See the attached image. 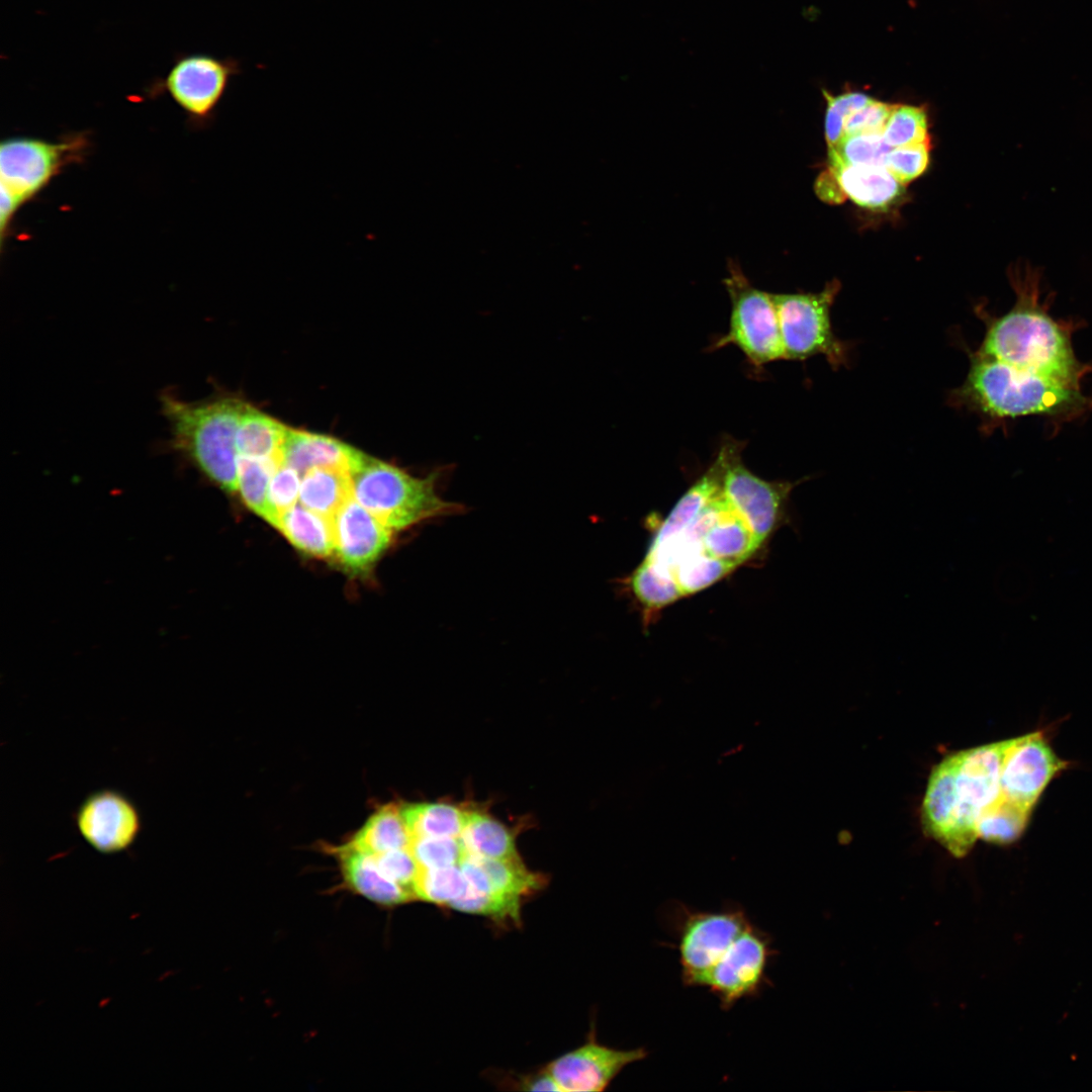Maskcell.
Wrapping results in <instances>:
<instances>
[{"label":"cell","mask_w":1092,"mask_h":1092,"mask_svg":"<svg viewBox=\"0 0 1092 1092\" xmlns=\"http://www.w3.org/2000/svg\"><path fill=\"white\" fill-rule=\"evenodd\" d=\"M351 477L355 499L392 531L403 530L460 509L459 505L439 495L438 470L425 477H417L397 466L363 454Z\"/></svg>","instance_id":"cell-5"},{"label":"cell","mask_w":1092,"mask_h":1092,"mask_svg":"<svg viewBox=\"0 0 1092 1092\" xmlns=\"http://www.w3.org/2000/svg\"><path fill=\"white\" fill-rule=\"evenodd\" d=\"M1031 812L999 796L980 815L977 824L978 838L994 844H1010L1024 832Z\"/></svg>","instance_id":"cell-29"},{"label":"cell","mask_w":1092,"mask_h":1092,"mask_svg":"<svg viewBox=\"0 0 1092 1092\" xmlns=\"http://www.w3.org/2000/svg\"><path fill=\"white\" fill-rule=\"evenodd\" d=\"M647 1056L644 1048L618 1050L602 1044L593 1031L584 1044L555 1059L546 1068L560 1092H600L627 1066Z\"/></svg>","instance_id":"cell-14"},{"label":"cell","mask_w":1092,"mask_h":1092,"mask_svg":"<svg viewBox=\"0 0 1092 1092\" xmlns=\"http://www.w3.org/2000/svg\"><path fill=\"white\" fill-rule=\"evenodd\" d=\"M88 143L81 134L60 142L10 138L0 145L1 245L21 205L37 195L68 164L80 161Z\"/></svg>","instance_id":"cell-6"},{"label":"cell","mask_w":1092,"mask_h":1092,"mask_svg":"<svg viewBox=\"0 0 1092 1092\" xmlns=\"http://www.w3.org/2000/svg\"><path fill=\"white\" fill-rule=\"evenodd\" d=\"M720 448L725 459L722 494L761 544L776 528L793 487L802 480L767 481L755 475L742 461L743 442L726 438Z\"/></svg>","instance_id":"cell-11"},{"label":"cell","mask_w":1092,"mask_h":1092,"mask_svg":"<svg viewBox=\"0 0 1092 1092\" xmlns=\"http://www.w3.org/2000/svg\"><path fill=\"white\" fill-rule=\"evenodd\" d=\"M408 848L420 868L459 866L466 855L460 837H415Z\"/></svg>","instance_id":"cell-36"},{"label":"cell","mask_w":1092,"mask_h":1092,"mask_svg":"<svg viewBox=\"0 0 1092 1092\" xmlns=\"http://www.w3.org/2000/svg\"><path fill=\"white\" fill-rule=\"evenodd\" d=\"M839 288V282L832 281L819 292L771 293L785 359L806 360L822 355L834 369L847 365L849 343L835 336L830 320Z\"/></svg>","instance_id":"cell-8"},{"label":"cell","mask_w":1092,"mask_h":1092,"mask_svg":"<svg viewBox=\"0 0 1092 1092\" xmlns=\"http://www.w3.org/2000/svg\"><path fill=\"white\" fill-rule=\"evenodd\" d=\"M459 837L466 854L492 859L519 857L511 831L487 814L471 810Z\"/></svg>","instance_id":"cell-28"},{"label":"cell","mask_w":1092,"mask_h":1092,"mask_svg":"<svg viewBox=\"0 0 1092 1092\" xmlns=\"http://www.w3.org/2000/svg\"><path fill=\"white\" fill-rule=\"evenodd\" d=\"M242 63L205 53L178 54L167 74L148 88L151 97L167 93L197 124L209 123Z\"/></svg>","instance_id":"cell-9"},{"label":"cell","mask_w":1092,"mask_h":1092,"mask_svg":"<svg viewBox=\"0 0 1092 1092\" xmlns=\"http://www.w3.org/2000/svg\"><path fill=\"white\" fill-rule=\"evenodd\" d=\"M459 866L468 887L484 894L524 900L546 883L542 875L530 872L520 856L492 859L467 854Z\"/></svg>","instance_id":"cell-17"},{"label":"cell","mask_w":1092,"mask_h":1092,"mask_svg":"<svg viewBox=\"0 0 1092 1092\" xmlns=\"http://www.w3.org/2000/svg\"><path fill=\"white\" fill-rule=\"evenodd\" d=\"M279 529L297 549L315 556L329 557L335 552L333 519L303 506H294L279 519Z\"/></svg>","instance_id":"cell-24"},{"label":"cell","mask_w":1092,"mask_h":1092,"mask_svg":"<svg viewBox=\"0 0 1092 1092\" xmlns=\"http://www.w3.org/2000/svg\"><path fill=\"white\" fill-rule=\"evenodd\" d=\"M299 490V472L284 463L281 464L269 483L267 495V522L269 524L277 528L280 517L295 506Z\"/></svg>","instance_id":"cell-37"},{"label":"cell","mask_w":1092,"mask_h":1092,"mask_svg":"<svg viewBox=\"0 0 1092 1092\" xmlns=\"http://www.w3.org/2000/svg\"><path fill=\"white\" fill-rule=\"evenodd\" d=\"M333 522L335 553L341 564L353 573L368 570L391 542L393 531L354 496L336 513Z\"/></svg>","instance_id":"cell-16"},{"label":"cell","mask_w":1092,"mask_h":1092,"mask_svg":"<svg viewBox=\"0 0 1092 1092\" xmlns=\"http://www.w3.org/2000/svg\"><path fill=\"white\" fill-rule=\"evenodd\" d=\"M283 464L276 459H261L239 455L238 490L249 509L266 521L268 519V488L276 469Z\"/></svg>","instance_id":"cell-30"},{"label":"cell","mask_w":1092,"mask_h":1092,"mask_svg":"<svg viewBox=\"0 0 1092 1092\" xmlns=\"http://www.w3.org/2000/svg\"><path fill=\"white\" fill-rule=\"evenodd\" d=\"M1006 740L958 751L943 758L928 779L921 807L926 833L954 857L978 839L982 812L1000 796Z\"/></svg>","instance_id":"cell-2"},{"label":"cell","mask_w":1092,"mask_h":1092,"mask_svg":"<svg viewBox=\"0 0 1092 1092\" xmlns=\"http://www.w3.org/2000/svg\"><path fill=\"white\" fill-rule=\"evenodd\" d=\"M735 567L733 563L699 552L679 558L671 574L685 596L708 587Z\"/></svg>","instance_id":"cell-33"},{"label":"cell","mask_w":1092,"mask_h":1092,"mask_svg":"<svg viewBox=\"0 0 1092 1092\" xmlns=\"http://www.w3.org/2000/svg\"><path fill=\"white\" fill-rule=\"evenodd\" d=\"M286 431L282 423L246 403L237 435L238 453L283 462L282 446Z\"/></svg>","instance_id":"cell-26"},{"label":"cell","mask_w":1092,"mask_h":1092,"mask_svg":"<svg viewBox=\"0 0 1092 1092\" xmlns=\"http://www.w3.org/2000/svg\"><path fill=\"white\" fill-rule=\"evenodd\" d=\"M412 838L459 837L471 810L447 803H416L401 807Z\"/></svg>","instance_id":"cell-27"},{"label":"cell","mask_w":1092,"mask_h":1092,"mask_svg":"<svg viewBox=\"0 0 1092 1092\" xmlns=\"http://www.w3.org/2000/svg\"><path fill=\"white\" fill-rule=\"evenodd\" d=\"M891 149L882 133L846 134L838 144L828 148V166H885L886 155Z\"/></svg>","instance_id":"cell-35"},{"label":"cell","mask_w":1092,"mask_h":1092,"mask_svg":"<svg viewBox=\"0 0 1092 1092\" xmlns=\"http://www.w3.org/2000/svg\"><path fill=\"white\" fill-rule=\"evenodd\" d=\"M723 284L731 301L727 333L716 338L710 351L732 345L756 372L785 359L780 324L772 294L754 287L733 261Z\"/></svg>","instance_id":"cell-7"},{"label":"cell","mask_w":1092,"mask_h":1092,"mask_svg":"<svg viewBox=\"0 0 1092 1092\" xmlns=\"http://www.w3.org/2000/svg\"><path fill=\"white\" fill-rule=\"evenodd\" d=\"M1068 764L1057 755L1041 731L1007 739L1000 796L1032 811L1049 784Z\"/></svg>","instance_id":"cell-13"},{"label":"cell","mask_w":1092,"mask_h":1092,"mask_svg":"<svg viewBox=\"0 0 1092 1092\" xmlns=\"http://www.w3.org/2000/svg\"><path fill=\"white\" fill-rule=\"evenodd\" d=\"M466 889L460 866L420 868L414 883L416 899L448 908Z\"/></svg>","instance_id":"cell-31"},{"label":"cell","mask_w":1092,"mask_h":1092,"mask_svg":"<svg viewBox=\"0 0 1092 1092\" xmlns=\"http://www.w3.org/2000/svg\"><path fill=\"white\" fill-rule=\"evenodd\" d=\"M507 1078L504 1084H508L516 1090L523 1091H560L552 1075L546 1066L534 1073Z\"/></svg>","instance_id":"cell-42"},{"label":"cell","mask_w":1092,"mask_h":1092,"mask_svg":"<svg viewBox=\"0 0 1092 1092\" xmlns=\"http://www.w3.org/2000/svg\"><path fill=\"white\" fill-rule=\"evenodd\" d=\"M680 909L675 920L680 978L688 987H703L710 971L751 921L739 906L718 911Z\"/></svg>","instance_id":"cell-10"},{"label":"cell","mask_w":1092,"mask_h":1092,"mask_svg":"<svg viewBox=\"0 0 1092 1092\" xmlns=\"http://www.w3.org/2000/svg\"><path fill=\"white\" fill-rule=\"evenodd\" d=\"M894 104L871 99L853 110L845 119L844 135L855 133H882Z\"/></svg>","instance_id":"cell-40"},{"label":"cell","mask_w":1092,"mask_h":1092,"mask_svg":"<svg viewBox=\"0 0 1092 1092\" xmlns=\"http://www.w3.org/2000/svg\"><path fill=\"white\" fill-rule=\"evenodd\" d=\"M1009 277L1015 303L1002 316H986L987 330L974 353L1081 386L1091 367L1076 357L1068 325L1049 313L1040 273L1025 263L1013 267Z\"/></svg>","instance_id":"cell-1"},{"label":"cell","mask_w":1092,"mask_h":1092,"mask_svg":"<svg viewBox=\"0 0 1092 1092\" xmlns=\"http://www.w3.org/2000/svg\"><path fill=\"white\" fill-rule=\"evenodd\" d=\"M636 598L650 609L662 608L684 596L674 577L644 559L630 578Z\"/></svg>","instance_id":"cell-32"},{"label":"cell","mask_w":1092,"mask_h":1092,"mask_svg":"<svg viewBox=\"0 0 1092 1092\" xmlns=\"http://www.w3.org/2000/svg\"><path fill=\"white\" fill-rule=\"evenodd\" d=\"M702 546L707 554L737 566L760 544L723 496L717 515L704 532Z\"/></svg>","instance_id":"cell-22"},{"label":"cell","mask_w":1092,"mask_h":1092,"mask_svg":"<svg viewBox=\"0 0 1092 1092\" xmlns=\"http://www.w3.org/2000/svg\"><path fill=\"white\" fill-rule=\"evenodd\" d=\"M353 496L351 472L347 469L315 467L303 473L299 500L312 512L333 519Z\"/></svg>","instance_id":"cell-23"},{"label":"cell","mask_w":1092,"mask_h":1092,"mask_svg":"<svg viewBox=\"0 0 1092 1092\" xmlns=\"http://www.w3.org/2000/svg\"><path fill=\"white\" fill-rule=\"evenodd\" d=\"M931 142L892 148L885 167L904 185L921 176L930 162Z\"/></svg>","instance_id":"cell-39"},{"label":"cell","mask_w":1092,"mask_h":1092,"mask_svg":"<svg viewBox=\"0 0 1092 1092\" xmlns=\"http://www.w3.org/2000/svg\"><path fill=\"white\" fill-rule=\"evenodd\" d=\"M725 468L721 448L706 472L675 504L652 541L651 546L664 543L681 534L699 516L703 509L721 491Z\"/></svg>","instance_id":"cell-21"},{"label":"cell","mask_w":1092,"mask_h":1092,"mask_svg":"<svg viewBox=\"0 0 1092 1092\" xmlns=\"http://www.w3.org/2000/svg\"><path fill=\"white\" fill-rule=\"evenodd\" d=\"M823 96L826 100L825 140L828 148H831L844 136L846 117L853 110L866 104L871 99V96L855 91L832 95L826 90H823Z\"/></svg>","instance_id":"cell-38"},{"label":"cell","mask_w":1092,"mask_h":1092,"mask_svg":"<svg viewBox=\"0 0 1092 1092\" xmlns=\"http://www.w3.org/2000/svg\"><path fill=\"white\" fill-rule=\"evenodd\" d=\"M923 106L894 104L882 135L890 148L931 142Z\"/></svg>","instance_id":"cell-34"},{"label":"cell","mask_w":1092,"mask_h":1092,"mask_svg":"<svg viewBox=\"0 0 1092 1092\" xmlns=\"http://www.w3.org/2000/svg\"><path fill=\"white\" fill-rule=\"evenodd\" d=\"M411 842L412 835L401 807L387 804L370 816L346 844L366 853L378 854L392 849L408 848Z\"/></svg>","instance_id":"cell-25"},{"label":"cell","mask_w":1092,"mask_h":1092,"mask_svg":"<svg viewBox=\"0 0 1092 1092\" xmlns=\"http://www.w3.org/2000/svg\"><path fill=\"white\" fill-rule=\"evenodd\" d=\"M363 456L341 441L287 428L282 446L283 463L304 473L315 467H339L352 472Z\"/></svg>","instance_id":"cell-19"},{"label":"cell","mask_w":1092,"mask_h":1092,"mask_svg":"<svg viewBox=\"0 0 1092 1092\" xmlns=\"http://www.w3.org/2000/svg\"><path fill=\"white\" fill-rule=\"evenodd\" d=\"M348 889L382 906L395 907L416 900L413 892L384 875L373 854L345 844L336 849Z\"/></svg>","instance_id":"cell-18"},{"label":"cell","mask_w":1092,"mask_h":1092,"mask_svg":"<svg viewBox=\"0 0 1092 1092\" xmlns=\"http://www.w3.org/2000/svg\"><path fill=\"white\" fill-rule=\"evenodd\" d=\"M161 404L172 450L222 490L238 491L237 435L246 403L233 396L191 402L167 391Z\"/></svg>","instance_id":"cell-4"},{"label":"cell","mask_w":1092,"mask_h":1092,"mask_svg":"<svg viewBox=\"0 0 1092 1092\" xmlns=\"http://www.w3.org/2000/svg\"><path fill=\"white\" fill-rule=\"evenodd\" d=\"M775 952L769 935L751 922L710 971L703 988L718 999L722 1009L729 1010L761 992L768 983L766 971Z\"/></svg>","instance_id":"cell-12"},{"label":"cell","mask_w":1092,"mask_h":1092,"mask_svg":"<svg viewBox=\"0 0 1092 1092\" xmlns=\"http://www.w3.org/2000/svg\"><path fill=\"white\" fill-rule=\"evenodd\" d=\"M815 191L821 200L828 203H840L846 199L834 173L829 168L817 177Z\"/></svg>","instance_id":"cell-43"},{"label":"cell","mask_w":1092,"mask_h":1092,"mask_svg":"<svg viewBox=\"0 0 1092 1092\" xmlns=\"http://www.w3.org/2000/svg\"><path fill=\"white\" fill-rule=\"evenodd\" d=\"M76 826L95 850L112 854L127 849L136 839L141 816L134 804L113 790L89 795L76 813Z\"/></svg>","instance_id":"cell-15"},{"label":"cell","mask_w":1092,"mask_h":1092,"mask_svg":"<svg viewBox=\"0 0 1092 1092\" xmlns=\"http://www.w3.org/2000/svg\"><path fill=\"white\" fill-rule=\"evenodd\" d=\"M970 370L953 389L949 403L965 407L988 422L1026 416L1075 418L1092 407L1081 386L1023 370L1001 361L970 356Z\"/></svg>","instance_id":"cell-3"},{"label":"cell","mask_w":1092,"mask_h":1092,"mask_svg":"<svg viewBox=\"0 0 1092 1092\" xmlns=\"http://www.w3.org/2000/svg\"><path fill=\"white\" fill-rule=\"evenodd\" d=\"M845 196L871 210H887L904 193L902 184L885 166H828Z\"/></svg>","instance_id":"cell-20"},{"label":"cell","mask_w":1092,"mask_h":1092,"mask_svg":"<svg viewBox=\"0 0 1092 1092\" xmlns=\"http://www.w3.org/2000/svg\"><path fill=\"white\" fill-rule=\"evenodd\" d=\"M373 855L384 875L414 893V883L420 867L410 848L392 849Z\"/></svg>","instance_id":"cell-41"}]
</instances>
